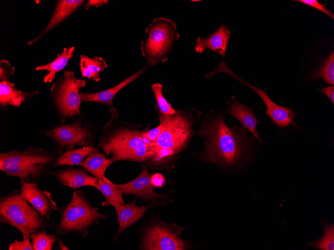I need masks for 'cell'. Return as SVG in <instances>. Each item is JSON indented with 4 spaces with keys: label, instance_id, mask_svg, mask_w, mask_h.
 I'll return each mask as SVG.
<instances>
[{
    "label": "cell",
    "instance_id": "cell-1",
    "mask_svg": "<svg viewBox=\"0 0 334 250\" xmlns=\"http://www.w3.org/2000/svg\"><path fill=\"white\" fill-rule=\"evenodd\" d=\"M198 134L206 140L208 161L231 166L242 158L246 147V132L236 126L228 127L222 117L202 125Z\"/></svg>",
    "mask_w": 334,
    "mask_h": 250
},
{
    "label": "cell",
    "instance_id": "cell-2",
    "mask_svg": "<svg viewBox=\"0 0 334 250\" xmlns=\"http://www.w3.org/2000/svg\"><path fill=\"white\" fill-rule=\"evenodd\" d=\"M58 156L52 151L29 147L0 154V170L8 177H16L26 183L36 182L54 167Z\"/></svg>",
    "mask_w": 334,
    "mask_h": 250
},
{
    "label": "cell",
    "instance_id": "cell-3",
    "mask_svg": "<svg viewBox=\"0 0 334 250\" xmlns=\"http://www.w3.org/2000/svg\"><path fill=\"white\" fill-rule=\"evenodd\" d=\"M98 147L110 158L113 162L131 161L144 162L155 156L152 144L144 139L142 132L128 129H114L106 134L100 140Z\"/></svg>",
    "mask_w": 334,
    "mask_h": 250
},
{
    "label": "cell",
    "instance_id": "cell-4",
    "mask_svg": "<svg viewBox=\"0 0 334 250\" xmlns=\"http://www.w3.org/2000/svg\"><path fill=\"white\" fill-rule=\"evenodd\" d=\"M0 222L15 227L24 239L50 225L46 218L21 196L18 189L0 198Z\"/></svg>",
    "mask_w": 334,
    "mask_h": 250
},
{
    "label": "cell",
    "instance_id": "cell-5",
    "mask_svg": "<svg viewBox=\"0 0 334 250\" xmlns=\"http://www.w3.org/2000/svg\"><path fill=\"white\" fill-rule=\"evenodd\" d=\"M98 209L92 206L82 191H74L70 202L58 209L60 219L54 226L57 234L75 233L84 238L92 226L108 216L100 214Z\"/></svg>",
    "mask_w": 334,
    "mask_h": 250
},
{
    "label": "cell",
    "instance_id": "cell-6",
    "mask_svg": "<svg viewBox=\"0 0 334 250\" xmlns=\"http://www.w3.org/2000/svg\"><path fill=\"white\" fill-rule=\"evenodd\" d=\"M147 37L140 42V51L148 66L164 62L180 38L176 23L164 17L155 18L145 30Z\"/></svg>",
    "mask_w": 334,
    "mask_h": 250
},
{
    "label": "cell",
    "instance_id": "cell-7",
    "mask_svg": "<svg viewBox=\"0 0 334 250\" xmlns=\"http://www.w3.org/2000/svg\"><path fill=\"white\" fill-rule=\"evenodd\" d=\"M160 123L164 130L152 144L156 154L152 159L159 161L179 152L186 143L191 133L189 118L183 111L176 110L174 115L159 113Z\"/></svg>",
    "mask_w": 334,
    "mask_h": 250
},
{
    "label": "cell",
    "instance_id": "cell-8",
    "mask_svg": "<svg viewBox=\"0 0 334 250\" xmlns=\"http://www.w3.org/2000/svg\"><path fill=\"white\" fill-rule=\"evenodd\" d=\"M86 81L77 79L73 72L66 71L64 77L59 79L50 88L51 97L61 117V123L66 117L80 115L82 99L80 89L84 87Z\"/></svg>",
    "mask_w": 334,
    "mask_h": 250
},
{
    "label": "cell",
    "instance_id": "cell-9",
    "mask_svg": "<svg viewBox=\"0 0 334 250\" xmlns=\"http://www.w3.org/2000/svg\"><path fill=\"white\" fill-rule=\"evenodd\" d=\"M44 134L54 142L60 155L65 149L66 150L78 146H93L89 130L80 121L55 127Z\"/></svg>",
    "mask_w": 334,
    "mask_h": 250
},
{
    "label": "cell",
    "instance_id": "cell-10",
    "mask_svg": "<svg viewBox=\"0 0 334 250\" xmlns=\"http://www.w3.org/2000/svg\"><path fill=\"white\" fill-rule=\"evenodd\" d=\"M220 72L230 75L254 91L262 98L266 106V115L268 116L277 126L285 127L292 124L296 126V124L292 121L295 116L292 110L289 108L282 107L276 104L268 96L265 89H260L242 80L228 67L224 61L221 62L212 72L210 73V75L212 76Z\"/></svg>",
    "mask_w": 334,
    "mask_h": 250
},
{
    "label": "cell",
    "instance_id": "cell-11",
    "mask_svg": "<svg viewBox=\"0 0 334 250\" xmlns=\"http://www.w3.org/2000/svg\"><path fill=\"white\" fill-rule=\"evenodd\" d=\"M177 233L160 225L148 229L142 237L140 249L148 250H182L186 245Z\"/></svg>",
    "mask_w": 334,
    "mask_h": 250
},
{
    "label": "cell",
    "instance_id": "cell-12",
    "mask_svg": "<svg viewBox=\"0 0 334 250\" xmlns=\"http://www.w3.org/2000/svg\"><path fill=\"white\" fill-rule=\"evenodd\" d=\"M20 191L21 196L47 220L50 219L51 213L58 209L50 193L42 191L36 182L21 181Z\"/></svg>",
    "mask_w": 334,
    "mask_h": 250
},
{
    "label": "cell",
    "instance_id": "cell-13",
    "mask_svg": "<svg viewBox=\"0 0 334 250\" xmlns=\"http://www.w3.org/2000/svg\"><path fill=\"white\" fill-rule=\"evenodd\" d=\"M151 175L146 167L142 166L140 175L130 182L116 185L124 194H131L144 200H156L164 196L154 191V187L150 184Z\"/></svg>",
    "mask_w": 334,
    "mask_h": 250
},
{
    "label": "cell",
    "instance_id": "cell-14",
    "mask_svg": "<svg viewBox=\"0 0 334 250\" xmlns=\"http://www.w3.org/2000/svg\"><path fill=\"white\" fill-rule=\"evenodd\" d=\"M48 174L54 176L62 186H68L74 191L86 186L94 187L98 180L96 177L89 175L84 170L70 166L48 171Z\"/></svg>",
    "mask_w": 334,
    "mask_h": 250
},
{
    "label": "cell",
    "instance_id": "cell-15",
    "mask_svg": "<svg viewBox=\"0 0 334 250\" xmlns=\"http://www.w3.org/2000/svg\"><path fill=\"white\" fill-rule=\"evenodd\" d=\"M230 35V30L222 24L218 29L211 35L203 38L198 37L194 47L195 51L201 54L206 49H210L218 53L222 57H225Z\"/></svg>",
    "mask_w": 334,
    "mask_h": 250
},
{
    "label": "cell",
    "instance_id": "cell-16",
    "mask_svg": "<svg viewBox=\"0 0 334 250\" xmlns=\"http://www.w3.org/2000/svg\"><path fill=\"white\" fill-rule=\"evenodd\" d=\"M150 206H138L136 200L127 204L121 205L116 212L118 216L117 222L119 224L114 240L127 228L140 219Z\"/></svg>",
    "mask_w": 334,
    "mask_h": 250
},
{
    "label": "cell",
    "instance_id": "cell-17",
    "mask_svg": "<svg viewBox=\"0 0 334 250\" xmlns=\"http://www.w3.org/2000/svg\"><path fill=\"white\" fill-rule=\"evenodd\" d=\"M84 2V0H60L58 1L54 11L44 30L38 37L29 41L27 44L29 45L34 44L48 31L75 11Z\"/></svg>",
    "mask_w": 334,
    "mask_h": 250
},
{
    "label": "cell",
    "instance_id": "cell-18",
    "mask_svg": "<svg viewBox=\"0 0 334 250\" xmlns=\"http://www.w3.org/2000/svg\"><path fill=\"white\" fill-rule=\"evenodd\" d=\"M148 66V65H146L140 70L111 88L96 93H80L82 100L86 102H99L112 106L113 99L116 93L122 88L140 76L146 70Z\"/></svg>",
    "mask_w": 334,
    "mask_h": 250
},
{
    "label": "cell",
    "instance_id": "cell-19",
    "mask_svg": "<svg viewBox=\"0 0 334 250\" xmlns=\"http://www.w3.org/2000/svg\"><path fill=\"white\" fill-rule=\"evenodd\" d=\"M228 112L237 119L244 127L249 130L261 143L262 141L257 132L256 125L260 122L256 119L251 108L237 101H232L228 106Z\"/></svg>",
    "mask_w": 334,
    "mask_h": 250
},
{
    "label": "cell",
    "instance_id": "cell-20",
    "mask_svg": "<svg viewBox=\"0 0 334 250\" xmlns=\"http://www.w3.org/2000/svg\"><path fill=\"white\" fill-rule=\"evenodd\" d=\"M38 93V91L24 92L16 89L14 83L3 80L0 83V104L4 107L11 105L19 107L23 101Z\"/></svg>",
    "mask_w": 334,
    "mask_h": 250
},
{
    "label": "cell",
    "instance_id": "cell-21",
    "mask_svg": "<svg viewBox=\"0 0 334 250\" xmlns=\"http://www.w3.org/2000/svg\"><path fill=\"white\" fill-rule=\"evenodd\" d=\"M97 180L94 187L105 197V201L102 203V206L112 205L116 210L121 205L125 204L122 198L123 193L116 184H113L105 176Z\"/></svg>",
    "mask_w": 334,
    "mask_h": 250
},
{
    "label": "cell",
    "instance_id": "cell-22",
    "mask_svg": "<svg viewBox=\"0 0 334 250\" xmlns=\"http://www.w3.org/2000/svg\"><path fill=\"white\" fill-rule=\"evenodd\" d=\"M74 46L70 48H64L61 54H58L56 58L52 62L41 65L36 68V70H46L48 73L44 78V83H50L55 78L56 73L62 70L68 64V60L74 56Z\"/></svg>",
    "mask_w": 334,
    "mask_h": 250
},
{
    "label": "cell",
    "instance_id": "cell-23",
    "mask_svg": "<svg viewBox=\"0 0 334 250\" xmlns=\"http://www.w3.org/2000/svg\"><path fill=\"white\" fill-rule=\"evenodd\" d=\"M80 67L82 75L94 81L100 80V72L108 67L106 61L101 57H90L85 55H80Z\"/></svg>",
    "mask_w": 334,
    "mask_h": 250
},
{
    "label": "cell",
    "instance_id": "cell-24",
    "mask_svg": "<svg viewBox=\"0 0 334 250\" xmlns=\"http://www.w3.org/2000/svg\"><path fill=\"white\" fill-rule=\"evenodd\" d=\"M112 163L110 158L96 151L87 156L81 166L98 179L104 176L106 170Z\"/></svg>",
    "mask_w": 334,
    "mask_h": 250
},
{
    "label": "cell",
    "instance_id": "cell-25",
    "mask_svg": "<svg viewBox=\"0 0 334 250\" xmlns=\"http://www.w3.org/2000/svg\"><path fill=\"white\" fill-rule=\"evenodd\" d=\"M98 151L94 146L82 147L79 148L66 150L58 156L54 167L68 165H82L86 158Z\"/></svg>",
    "mask_w": 334,
    "mask_h": 250
},
{
    "label": "cell",
    "instance_id": "cell-26",
    "mask_svg": "<svg viewBox=\"0 0 334 250\" xmlns=\"http://www.w3.org/2000/svg\"><path fill=\"white\" fill-rule=\"evenodd\" d=\"M321 78L326 83L334 85V52H331L328 57L324 60L320 67L316 70L311 77L312 80Z\"/></svg>",
    "mask_w": 334,
    "mask_h": 250
},
{
    "label": "cell",
    "instance_id": "cell-27",
    "mask_svg": "<svg viewBox=\"0 0 334 250\" xmlns=\"http://www.w3.org/2000/svg\"><path fill=\"white\" fill-rule=\"evenodd\" d=\"M324 233L322 238L308 244V246L319 250H334V226L328 222L322 223Z\"/></svg>",
    "mask_w": 334,
    "mask_h": 250
},
{
    "label": "cell",
    "instance_id": "cell-28",
    "mask_svg": "<svg viewBox=\"0 0 334 250\" xmlns=\"http://www.w3.org/2000/svg\"><path fill=\"white\" fill-rule=\"evenodd\" d=\"M56 235H48L46 229L38 230L30 235L33 250H52L54 244L58 240Z\"/></svg>",
    "mask_w": 334,
    "mask_h": 250
},
{
    "label": "cell",
    "instance_id": "cell-29",
    "mask_svg": "<svg viewBox=\"0 0 334 250\" xmlns=\"http://www.w3.org/2000/svg\"><path fill=\"white\" fill-rule=\"evenodd\" d=\"M151 88L156 99L159 113L164 115L174 114L176 110L172 107V104L166 100L162 94V85L160 83H156L152 85Z\"/></svg>",
    "mask_w": 334,
    "mask_h": 250
},
{
    "label": "cell",
    "instance_id": "cell-30",
    "mask_svg": "<svg viewBox=\"0 0 334 250\" xmlns=\"http://www.w3.org/2000/svg\"><path fill=\"white\" fill-rule=\"evenodd\" d=\"M28 237L22 241L15 240L10 245L9 250H33L32 245Z\"/></svg>",
    "mask_w": 334,
    "mask_h": 250
},
{
    "label": "cell",
    "instance_id": "cell-31",
    "mask_svg": "<svg viewBox=\"0 0 334 250\" xmlns=\"http://www.w3.org/2000/svg\"><path fill=\"white\" fill-rule=\"evenodd\" d=\"M164 125L160 123L159 126L152 129L142 132V135L148 141L153 143L156 140L159 135L164 130Z\"/></svg>",
    "mask_w": 334,
    "mask_h": 250
},
{
    "label": "cell",
    "instance_id": "cell-32",
    "mask_svg": "<svg viewBox=\"0 0 334 250\" xmlns=\"http://www.w3.org/2000/svg\"><path fill=\"white\" fill-rule=\"evenodd\" d=\"M294 1H298L312 7L322 12H323L332 19H334V14L328 11L326 8L324 4L320 3L317 0H294Z\"/></svg>",
    "mask_w": 334,
    "mask_h": 250
},
{
    "label": "cell",
    "instance_id": "cell-33",
    "mask_svg": "<svg viewBox=\"0 0 334 250\" xmlns=\"http://www.w3.org/2000/svg\"><path fill=\"white\" fill-rule=\"evenodd\" d=\"M0 79L5 80L13 74L14 67L12 66L9 62L5 60H1L0 62Z\"/></svg>",
    "mask_w": 334,
    "mask_h": 250
},
{
    "label": "cell",
    "instance_id": "cell-34",
    "mask_svg": "<svg viewBox=\"0 0 334 250\" xmlns=\"http://www.w3.org/2000/svg\"><path fill=\"white\" fill-rule=\"evenodd\" d=\"M150 182L154 188H161L164 185L166 180L162 174L156 173L151 176Z\"/></svg>",
    "mask_w": 334,
    "mask_h": 250
},
{
    "label": "cell",
    "instance_id": "cell-35",
    "mask_svg": "<svg viewBox=\"0 0 334 250\" xmlns=\"http://www.w3.org/2000/svg\"><path fill=\"white\" fill-rule=\"evenodd\" d=\"M319 90L324 93L334 103V86H329L320 89Z\"/></svg>",
    "mask_w": 334,
    "mask_h": 250
},
{
    "label": "cell",
    "instance_id": "cell-36",
    "mask_svg": "<svg viewBox=\"0 0 334 250\" xmlns=\"http://www.w3.org/2000/svg\"><path fill=\"white\" fill-rule=\"evenodd\" d=\"M108 0H90L86 4V8L88 9L92 6L99 7L108 3Z\"/></svg>",
    "mask_w": 334,
    "mask_h": 250
},
{
    "label": "cell",
    "instance_id": "cell-37",
    "mask_svg": "<svg viewBox=\"0 0 334 250\" xmlns=\"http://www.w3.org/2000/svg\"><path fill=\"white\" fill-rule=\"evenodd\" d=\"M59 237L58 236V249L60 250H69L62 242Z\"/></svg>",
    "mask_w": 334,
    "mask_h": 250
}]
</instances>
